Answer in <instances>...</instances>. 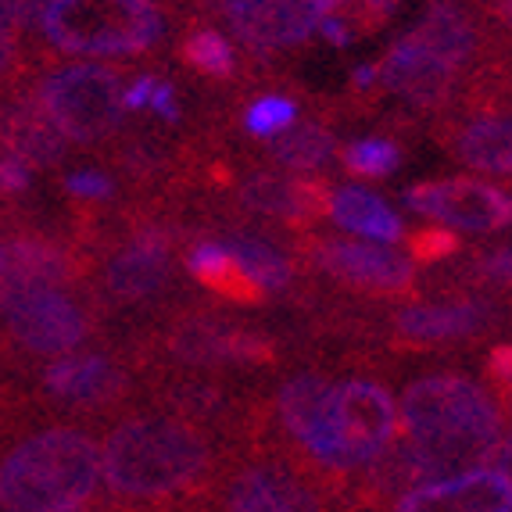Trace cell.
I'll list each match as a JSON object with an SVG mask.
<instances>
[{
    "mask_svg": "<svg viewBox=\"0 0 512 512\" xmlns=\"http://www.w3.org/2000/svg\"><path fill=\"white\" fill-rule=\"evenodd\" d=\"M376 79H380V65H359V69L351 72V86L355 90H376Z\"/></svg>",
    "mask_w": 512,
    "mask_h": 512,
    "instance_id": "obj_36",
    "label": "cell"
},
{
    "mask_svg": "<svg viewBox=\"0 0 512 512\" xmlns=\"http://www.w3.org/2000/svg\"><path fill=\"white\" fill-rule=\"evenodd\" d=\"M398 434L409 437L437 477L495 462L509 416L495 387L462 366H430L398 391Z\"/></svg>",
    "mask_w": 512,
    "mask_h": 512,
    "instance_id": "obj_3",
    "label": "cell"
},
{
    "mask_svg": "<svg viewBox=\"0 0 512 512\" xmlns=\"http://www.w3.org/2000/svg\"><path fill=\"white\" fill-rule=\"evenodd\" d=\"M437 144L462 169L512 180V108L498 101H477L462 115L444 119L437 126Z\"/></svg>",
    "mask_w": 512,
    "mask_h": 512,
    "instance_id": "obj_14",
    "label": "cell"
},
{
    "mask_svg": "<svg viewBox=\"0 0 512 512\" xmlns=\"http://www.w3.org/2000/svg\"><path fill=\"white\" fill-rule=\"evenodd\" d=\"M61 190L83 208H111L119 205L115 197H119V183L115 176L104 169H76L69 172L65 180H61Z\"/></svg>",
    "mask_w": 512,
    "mask_h": 512,
    "instance_id": "obj_29",
    "label": "cell"
},
{
    "mask_svg": "<svg viewBox=\"0 0 512 512\" xmlns=\"http://www.w3.org/2000/svg\"><path fill=\"white\" fill-rule=\"evenodd\" d=\"M337 158V137L326 122H294L287 133L265 144V162L298 176H319Z\"/></svg>",
    "mask_w": 512,
    "mask_h": 512,
    "instance_id": "obj_23",
    "label": "cell"
},
{
    "mask_svg": "<svg viewBox=\"0 0 512 512\" xmlns=\"http://www.w3.org/2000/svg\"><path fill=\"white\" fill-rule=\"evenodd\" d=\"M0 154L22 158L33 169H58L69 158V144L58 133L40 97L8 86L0 94Z\"/></svg>",
    "mask_w": 512,
    "mask_h": 512,
    "instance_id": "obj_19",
    "label": "cell"
},
{
    "mask_svg": "<svg viewBox=\"0 0 512 512\" xmlns=\"http://www.w3.org/2000/svg\"><path fill=\"white\" fill-rule=\"evenodd\" d=\"M484 380L495 387V391H502L512 380V337L491 341L484 348Z\"/></svg>",
    "mask_w": 512,
    "mask_h": 512,
    "instance_id": "obj_31",
    "label": "cell"
},
{
    "mask_svg": "<svg viewBox=\"0 0 512 512\" xmlns=\"http://www.w3.org/2000/svg\"><path fill=\"white\" fill-rule=\"evenodd\" d=\"M330 0H230L226 22L240 43L251 51H283L298 47L319 29Z\"/></svg>",
    "mask_w": 512,
    "mask_h": 512,
    "instance_id": "obj_15",
    "label": "cell"
},
{
    "mask_svg": "<svg viewBox=\"0 0 512 512\" xmlns=\"http://www.w3.org/2000/svg\"><path fill=\"white\" fill-rule=\"evenodd\" d=\"M83 280L86 255L72 240H54L47 233H18L0 248V283L76 291Z\"/></svg>",
    "mask_w": 512,
    "mask_h": 512,
    "instance_id": "obj_18",
    "label": "cell"
},
{
    "mask_svg": "<svg viewBox=\"0 0 512 512\" xmlns=\"http://www.w3.org/2000/svg\"><path fill=\"white\" fill-rule=\"evenodd\" d=\"M154 86H158V76H140V79H133L129 86H122V108H126V111H147Z\"/></svg>",
    "mask_w": 512,
    "mask_h": 512,
    "instance_id": "obj_35",
    "label": "cell"
},
{
    "mask_svg": "<svg viewBox=\"0 0 512 512\" xmlns=\"http://www.w3.org/2000/svg\"><path fill=\"white\" fill-rule=\"evenodd\" d=\"M376 512H512V484L498 466H477L409 487Z\"/></svg>",
    "mask_w": 512,
    "mask_h": 512,
    "instance_id": "obj_16",
    "label": "cell"
},
{
    "mask_svg": "<svg viewBox=\"0 0 512 512\" xmlns=\"http://www.w3.org/2000/svg\"><path fill=\"white\" fill-rule=\"evenodd\" d=\"M409 40H416L423 51H430L444 65H452V69L470 65L480 54V29L452 0H434L427 15L419 18L416 29L409 33Z\"/></svg>",
    "mask_w": 512,
    "mask_h": 512,
    "instance_id": "obj_21",
    "label": "cell"
},
{
    "mask_svg": "<svg viewBox=\"0 0 512 512\" xmlns=\"http://www.w3.org/2000/svg\"><path fill=\"white\" fill-rule=\"evenodd\" d=\"M126 351L144 376L154 373H273L298 359L291 337L258 319L233 316L205 298L172 301L158 316L137 326Z\"/></svg>",
    "mask_w": 512,
    "mask_h": 512,
    "instance_id": "obj_2",
    "label": "cell"
},
{
    "mask_svg": "<svg viewBox=\"0 0 512 512\" xmlns=\"http://www.w3.org/2000/svg\"><path fill=\"white\" fill-rule=\"evenodd\" d=\"M337 158H341V169L359 176V180H387V176L402 169L405 151L391 137H359L344 144L337 151Z\"/></svg>",
    "mask_w": 512,
    "mask_h": 512,
    "instance_id": "obj_25",
    "label": "cell"
},
{
    "mask_svg": "<svg viewBox=\"0 0 512 512\" xmlns=\"http://www.w3.org/2000/svg\"><path fill=\"white\" fill-rule=\"evenodd\" d=\"M201 4H205L208 11H226V4H230V0H201Z\"/></svg>",
    "mask_w": 512,
    "mask_h": 512,
    "instance_id": "obj_42",
    "label": "cell"
},
{
    "mask_svg": "<svg viewBox=\"0 0 512 512\" xmlns=\"http://www.w3.org/2000/svg\"><path fill=\"white\" fill-rule=\"evenodd\" d=\"M47 119L79 147L108 144L122 126V79L104 65H61L36 83Z\"/></svg>",
    "mask_w": 512,
    "mask_h": 512,
    "instance_id": "obj_12",
    "label": "cell"
},
{
    "mask_svg": "<svg viewBox=\"0 0 512 512\" xmlns=\"http://www.w3.org/2000/svg\"><path fill=\"white\" fill-rule=\"evenodd\" d=\"M18 72H22V47H18V36L8 26V18L0 15V94L15 83Z\"/></svg>",
    "mask_w": 512,
    "mask_h": 512,
    "instance_id": "obj_32",
    "label": "cell"
},
{
    "mask_svg": "<svg viewBox=\"0 0 512 512\" xmlns=\"http://www.w3.org/2000/svg\"><path fill=\"white\" fill-rule=\"evenodd\" d=\"M384 362L376 351H337L316 423L294 455V462L337 498L344 484L398 437V398Z\"/></svg>",
    "mask_w": 512,
    "mask_h": 512,
    "instance_id": "obj_4",
    "label": "cell"
},
{
    "mask_svg": "<svg viewBox=\"0 0 512 512\" xmlns=\"http://www.w3.org/2000/svg\"><path fill=\"white\" fill-rule=\"evenodd\" d=\"M101 491V441L79 423H47L0 455V512H83Z\"/></svg>",
    "mask_w": 512,
    "mask_h": 512,
    "instance_id": "obj_6",
    "label": "cell"
},
{
    "mask_svg": "<svg viewBox=\"0 0 512 512\" xmlns=\"http://www.w3.org/2000/svg\"><path fill=\"white\" fill-rule=\"evenodd\" d=\"M43 4H47V0H0V15L8 18V26L15 29V33H22V29H33Z\"/></svg>",
    "mask_w": 512,
    "mask_h": 512,
    "instance_id": "obj_33",
    "label": "cell"
},
{
    "mask_svg": "<svg viewBox=\"0 0 512 512\" xmlns=\"http://www.w3.org/2000/svg\"><path fill=\"white\" fill-rule=\"evenodd\" d=\"M183 61L205 79H233L237 76V51L219 29H194L180 47Z\"/></svg>",
    "mask_w": 512,
    "mask_h": 512,
    "instance_id": "obj_26",
    "label": "cell"
},
{
    "mask_svg": "<svg viewBox=\"0 0 512 512\" xmlns=\"http://www.w3.org/2000/svg\"><path fill=\"white\" fill-rule=\"evenodd\" d=\"M0 326L18 348L33 355H69L101 337V312L90 294L65 287H18L0 283Z\"/></svg>",
    "mask_w": 512,
    "mask_h": 512,
    "instance_id": "obj_10",
    "label": "cell"
},
{
    "mask_svg": "<svg viewBox=\"0 0 512 512\" xmlns=\"http://www.w3.org/2000/svg\"><path fill=\"white\" fill-rule=\"evenodd\" d=\"M402 244H405V255H409L416 265H448L462 248H466L459 230H448V226H437V222L419 226V230H409Z\"/></svg>",
    "mask_w": 512,
    "mask_h": 512,
    "instance_id": "obj_28",
    "label": "cell"
},
{
    "mask_svg": "<svg viewBox=\"0 0 512 512\" xmlns=\"http://www.w3.org/2000/svg\"><path fill=\"white\" fill-rule=\"evenodd\" d=\"M29 190H33V165L11 158V154H0V201L26 197Z\"/></svg>",
    "mask_w": 512,
    "mask_h": 512,
    "instance_id": "obj_30",
    "label": "cell"
},
{
    "mask_svg": "<svg viewBox=\"0 0 512 512\" xmlns=\"http://www.w3.org/2000/svg\"><path fill=\"white\" fill-rule=\"evenodd\" d=\"M394 0H330L326 15L319 18V33L333 47H351L359 36L373 33L394 15Z\"/></svg>",
    "mask_w": 512,
    "mask_h": 512,
    "instance_id": "obj_24",
    "label": "cell"
},
{
    "mask_svg": "<svg viewBox=\"0 0 512 512\" xmlns=\"http://www.w3.org/2000/svg\"><path fill=\"white\" fill-rule=\"evenodd\" d=\"M326 219L348 233L376 240V244H402L405 233H409L402 215L394 212L384 197L366 187H333L330 205H326Z\"/></svg>",
    "mask_w": 512,
    "mask_h": 512,
    "instance_id": "obj_22",
    "label": "cell"
},
{
    "mask_svg": "<svg viewBox=\"0 0 512 512\" xmlns=\"http://www.w3.org/2000/svg\"><path fill=\"white\" fill-rule=\"evenodd\" d=\"M147 108L158 115L162 122H169V126H176V122L183 119V108H180V94H176V86L165 83V79H158V86H154L151 94V104Z\"/></svg>",
    "mask_w": 512,
    "mask_h": 512,
    "instance_id": "obj_34",
    "label": "cell"
},
{
    "mask_svg": "<svg viewBox=\"0 0 512 512\" xmlns=\"http://www.w3.org/2000/svg\"><path fill=\"white\" fill-rule=\"evenodd\" d=\"M380 90L402 97L405 104L423 111H441L448 104L459 101L462 83H459V69L444 65L441 58H434L430 51H423L416 40L402 36L387 51L384 65H380Z\"/></svg>",
    "mask_w": 512,
    "mask_h": 512,
    "instance_id": "obj_17",
    "label": "cell"
},
{
    "mask_svg": "<svg viewBox=\"0 0 512 512\" xmlns=\"http://www.w3.org/2000/svg\"><path fill=\"white\" fill-rule=\"evenodd\" d=\"M205 512H341L323 480L269 441H240L226 448L208 487Z\"/></svg>",
    "mask_w": 512,
    "mask_h": 512,
    "instance_id": "obj_7",
    "label": "cell"
},
{
    "mask_svg": "<svg viewBox=\"0 0 512 512\" xmlns=\"http://www.w3.org/2000/svg\"><path fill=\"white\" fill-rule=\"evenodd\" d=\"M133 512H140V509H133ZM147 512H205L201 505H176V509H147Z\"/></svg>",
    "mask_w": 512,
    "mask_h": 512,
    "instance_id": "obj_40",
    "label": "cell"
},
{
    "mask_svg": "<svg viewBox=\"0 0 512 512\" xmlns=\"http://www.w3.org/2000/svg\"><path fill=\"white\" fill-rule=\"evenodd\" d=\"M287 248L298 258L301 273L326 291L351 301H405L419 294V265L405 251L384 244L330 237L319 230H301L287 237Z\"/></svg>",
    "mask_w": 512,
    "mask_h": 512,
    "instance_id": "obj_9",
    "label": "cell"
},
{
    "mask_svg": "<svg viewBox=\"0 0 512 512\" xmlns=\"http://www.w3.org/2000/svg\"><path fill=\"white\" fill-rule=\"evenodd\" d=\"M402 205L423 219L462 233L512 230V190L477 176L412 183L402 190Z\"/></svg>",
    "mask_w": 512,
    "mask_h": 512,
    "instance_id": "obj_13",
    "label": "cell"
},
{
    "mask_svg": "<svg viewBox=\"0 0 512 512\" xmlns=\"http://www.w3.org/2000/svg\"><path fill=\"white\" fill-rule=\"evenodd\" d=\"M498 394V402H502V409H505V416H509V423H512V380L502 387V391H495Z\"/></svg>",
    "mask_w": 512,
    "mask_h": 512,
    "instance_id": "obj_39",
    "label": "cell"
},
{
    "mask_svg": "<svg viewBox=\"0 0 512 512\" xmlns=\"http://www.w3.org/2000/svg\"><path fill=\"white\" fill-rule=\"evenodd\" d=\"M294 122H298V101L283 94H262L258 101H251L248 108H244V115H240L244 133H248L251 140H262V144H269V140H276L280 133H287Z\"/></svg>",
    "mask_w": 512,
    "mask_h": 512,
    "instance_id": "obj_27",
    "label": "cell"
},
{
    "mask_svg": "<svg viewBox=\"0 0 512 512\" xmlns=\"http://www.w3.org/2000/svg\"><path fill=\"white\" fill-rule=\"evenodd\" d=\"M83 512H133V509H122V505H115V502H111V498H104V502L86 505Z\"/></svg>",
    "mask_w": 512,
    "mask_h": 512,
    "instance_id": "obj_38",
    "label": "cell"
},
{
    "mask_svg": "<svg viewBox=\"0 0 512 512\" xmlns=\"http://www.w3.org/2000/svg\"><path fill=\"white\" fill-rule=\"evenodd\" d=\"M502 22L512 29V0H502Z\"/></svg>",
    "mask_w": 512,
    "mask_h": 512,
    "instance_id": "obj_41",
    "label": "cell"
},
{
    "mask_svg": "<svg viewBox=\"0 0 512 512\" xmlns=\"http://www.w3.org/2000/svg\"><path fill=\"white\" fill-rule=\"evenodd\" d=\"M512 337V305L480 291L416 294L405 301H359L351 348L376 355H462Z\"/></svg>",
    "mask_w": 512,
    "mask_h": 512,
    "instance_id": "obj_5",
    "label": "cell"
},
{
    "mask_svg": "<svg viewBox=\"0 0 512 512\" xmlns=\"http://www.w3.org/2000/svg\"><path fill=\"white\" fill-rule=\"evenodd\" d=\"M226 459V441L147 402L122 409L101 441L104 491L122 509L201 505Z\"/></svg>",
    "mask_w": 512,
    "mask_h": 512,
    "instance_id": "obj_1",
    "label": "cell"
},
{
    "mask_svg": "<svg viewBox=\"0 0 512 512\" xmlns=\"http://www.w3.org/2000/svg\"><path fill=\"white\" fill-rule=\"evenodd\" d=\"M183 273L208 298L222 301V305L230 308L258 312V308L269 305V294L258 287L255 276L244 269V262L219 237H190L187 248H183Z\"/></svg>",
    "mask_w": 512,
    "mask_h": 512,
    "instance_id": "obj_20",
    "label": "cell"
},
{
    "mask_svg": "<svg viewBox=\"0 0 512 512\" xmlns=\"http://www.w3.org/2000/svg\"><path fill=\"white\" fill-rule=\"evenodd\" d=\"M495 466L505 473V477H509V484H512V430H509V434H505L502 448H498V455H495Z\"/></svg>",
    "mask_w": 512,
    "mask_h": 512,
    "instance_id": "obj_37",
    "label": "cell"
},
{
    "mask_svg": "<svg viewBox=\"0 0 512 512\" xmlns=\"http://www.w3.org/2000/svg\"><path fill=\"white\" fill-rule=\"evenodd\" d=\"M43 398L72 416H115L129 409L133 398L144 391L147 376L122 351H69L43 362L36 373Z\"/></svg>",
    "mask_w": 512,
    "mask_h": 512,
    "instance_id": "obj_11",
    "label": "cell"
},
{
    "mask_svg": "<svg viewBox=\"0 0 512 512\" xmlns=\"http://www.w3.org/2000/svg\"><path fill=\"white\" fill-rule=\"evenodd\" d=\"M36 22L51 51L79 58H140L169 33L158 0H47Z\"/></svg>",
    "mask_w": 512,
    "mask_h": 512,
    "instance_id": "obj_8",
    "label": "cell"
}]
</instances>
